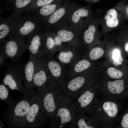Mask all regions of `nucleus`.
Listing matches in <instances>:
<instances>
[{
  "label": "nucleus",
  "instance_id": "f257e3e1",
  "mask_svg": "<svg viewBox=\"0 0 128 128\" xmlns=\"http://www.w3.org/2000/svg\"><path fill=\"white\" fill-rule=\"evenodd\" d=\"M98 99L93 116L97 121L99 127L114 128L117 125L121 109L120 101L102 96Z\"/></svg>",
  "mask_w": 128,
  "mask_h": 128
},
{
  "label": "nucleus",
  "instance_id": "f03ea898",
  "mask_svg": "<svg viewBox=\"0 0 128 128\" xmlns=\"http://www.w3.org/2000/svg\"><path fill=\"white\" fill-rule=\"evenodd\" d=\"M38 93L34 95L24 94L20 99H14L8 104L4 116L9 127L23 128L25 117L32 104Z\"/></svg>",
  "mask_w": 128,
  "mask_h": 128
},
{
  "label": "nucleus",
  "instance_id": "7ed1b4c3",
  "mask_svg": "<svg viewBox=\"0 0 128 128\" xmlns=\"http://www.w3.org/2000/svg\"><path fill=\"white\" fill-rule=\"evenodd\" d=\"M39 93L44 111L50 122L53 119L64 94L59 86L53 85L49 81Z\"/></svg>",
  "mask_w": 128,
  "mask_h": 128
},
{
  "label": "nucleus",
  "instance_id": "20e7f679",
  "mask_svg": "<svg viewBox=\"0 0 128 128\" xmlns=\"http://www.w3.org/2000/svg\"><path fill=\"white\" fill-rule=\"evenodd\" d=\"M73 101L64 94L55 113L50 122L51 128H64L69 126L74 122L76 111L73 106Z\"/></svg>",
  "mask_w": 128,
  "mask_h": 128
},
{
  "label": "nucleus",
  "instance_id": "39448f33",
  "mask_svg": "<svg viewBox=\"0 0 128 128\" xmlns=\"http://www.w3.org/2000/svg\"><path fill=\"white\" fill-rule=\"evenodd\" d=\"M99 86L89 84L73 102L76 111L92 116L99 99L97 96Z\"/></svg>",
  "mask_w": 128,
  "mask_h": 128
},
{
  "label": "nucleus",
  "instance_id": "423d86ee",
  "mask_svg": "<svg viewBox=\"0 0 128 128\" xmlns=\"http://www.w3.org/2000/svg\"><path fill=\"white\" fill-rule=\"evenodd\" d=\"M47 118L39 93L32 104L24 121L23 128H39L45 125Z\"/></svg>",
  "mask_w": 128,
  "mask_h": 128
},
{
  "label": "nucleus",
  "instance_id": "0eeeda50",
  "mask_svg": "<svg viewBox=\"0 0 128 128\" xmlns=\"http://www.w3.org/2000/svg\"><path fill=\"white\" fill-rule=\"evenodd\" d=\"M128 81L125 79L109 81L99 86L98 95L113 98L119 101L128 98Z\"/></svg>",
  "mask_w": 128,
  "mask_h": 128
},
{
  "label": "nucleus",
  "instance_id": "6e6552de",
  "mask_svg": "<svg viewBox=\"0 0 128 128\" xmlns=\"http://www.w3.org/2000/svg\"><path fill=\"white\" fill-rule=\"evenodd\" d=\"M27 49L25 38L13 34L5 43L0 44V51L13 63L20 61L21 56Z\"/></svg>",
  "mask_w": 128,
  "mask_h": 128
},
{
  "label": "nucleus",
  "instance_id": "1a4fd4ad",
  "mask_svg": "<svg viewBox=\"0 0 128 128\" xmlns=\"http://www.w3.org/2000/svg\"><path fill=\"white\" fill-rule=\"evenodd\" d=\"M41 23L30 13L13 18L14 31L13 34L26 38L32 33L40 28Z\"/></svg>",
  "mask_w": 128,
  "mask_h": 128
},
{
  "label": "nucleus",
  "instance_id": "9d476101",
  "mask_svg": "<svg viewBox=\"0 0 128 128\" xmlns=\"http://www.w3.org/2000/svg\"><path fill=\"white\" fill-rule=\"evenodd\" d=\"M5 71L1 83L8 87L9 89L19 91L26 94L24 87L22 85L23 81L21 64H17L7 67Z\"/></svg>",
  "mask_w": 128,
  "mask_h": 128
},
{
  "label": "nucleus",
  "instance_id": "9b49d317",
  "mask_svg": "<svg viewBox=\"0 0 128 128\" xmlns=\"http://www.w3.org/2000/svg\"><path fill=\"white\" fill-rule=\"evenodd\" d=\"M85 77L78 76L74 78L65 84L59 87L64 94L73 101L88 85Z\"/></svg>",
  "mask_w": 128,
  "mask_h": 128
},
{
  "label": "nucleus",
  "instance_id": "f8f14e48",
  "mask_svg": "<svg viewBox=\"0 0 128 128\" xmlns=\"http://www.w3.org/2000/svg\"><path fill=\"white\" fill-rule=\"evenodd\" d=\"M41 28L31 34L27 38V49L30 56L35 58L43 57L45 50L42 44L44 41L43 35Z\"/></svg>",
  "mask_w": 128,
  "mask_h": 128
},
{
  "label": "nucleus",
  "instance_id": "ddd939ff",
  "mask_svg": "<svg viewBox=\"0 0 128 128\" xmlns=\"http://www.w3.org/2000/svg\"><path fill=\"white\" fill-rule=\"evenodd\" d=\"M36 59L30 56L28 61L24 64H21L26 94L33 95L38 93L35 90L33 83Z\"/></svg>",
  "mask_w": 128,
  "mask_h": 128
},
{
  "label": "nucleus",
  "instance_id": "4468645a",
  "mask_svg": "<svg viewBox=\"0 0 128 128\" xmlns=\"http://www.w3.org/2000/svg\"><path fill=\"white\" fill-rule=\"evenodd\" d=\"M44 64L41 58L36 59L33 83L39 93L45 86L48 81L47 74L44 69Z\"/></svg>",
  "mask_w": 128,
  "mask_h": 128
},
{
  "label": "nucleus",
  "instance_id": "2eb2a0df",
  "mask_svg": "<svg viewBox=\"0 0 128 128\" xmlns=\"http://www.w3.org/2000/svg\"><path fill=\"white\" fill-rule=\"evenodd\" d=\"M99 127L97 121L93 116L88 115L85 113L76 111L75 120L69 128H97Z\"/></svg>",
  "mask_w": 128,
  "mask_h": 128
},
{
  "label": "nucleus",
  "instance_id": "dca6fc26",
  "mask_svg": "<svg viewBox=\"0 0 128 128\" xmlns=\"http://www.w3.org/2000/svg\"><path fill=\"white\" fill-rule=\"evenodd\" d=\"M14 31L13 18L9 16L7 17L0 16V44L5 43Z\"/></svg>",
  "mask_w": 128,
  "mask_h": 128
},
{
  "label": "nucleus",
  "instance_id": "f3484780",
  "mask_svg": "<svg viewBox=\"0 0 128 128\" xmlns=\"http://www.w3.org/2000/svg\"><path fill=\"white\" fill-rule=\"evenodd\" d=\"M47 60L46 66L48 71H46L48 77V81L53 85L58 86V79L60 78L61 75L60 66L59 63L55 61Z\"/></svg>",
  "mask_w": 128,
  "mask_h": 128
},
{
  "label": "nucleus",
  "instance_id": "a211bd4d",
  "mask_svg": "<svg viewBox=\"0 0 128 128\" xmlns=\"http://www.w3.org/2000/svg\"><path fill=\"white\" fill-rule=\"evenodd\" d=\"M33 0H15L13 11L10 16L13 18L19 17L26 13Z\"/></svg>",
  "mask_w": 128,
  "mask_h": 128
},
{
  "label": "nucleus",
  "instance_id": "6ab92c4d",
  "mask_svg": "<svg viewBox=\"0 0 128 128\" xmlns=\"http://www.w3.org/2000/svg\"><path fill=\"white\" fill-rule=\"evenodd\" d=\"M56 7L55 5L49 4L27 12L30 13L37 21L41 23L43 17L51 15L54 12Z\"/></svg>",
  "mask_w": 128,
  "mask_h": 128
},
{
  "label": "nucleus",
  "instance_id": "aec40b11",
  "mask_svg": "<svg viewBox=\"0 0 128 128\" xmlns=\"http://www.w3.org/2000/svg\"><path fill=\"white\" fill-rule=\"evenodd\" d=\"M106 23L108 27H113L117 26L119 21L117 18V14L116 10L112 9L107 12V14L105 17Z\"/></svg>",
  "mask_w": 128,
  "mask_h": 128
},
{
  "label": "nucleus",
  "instance_id": "412c9836",
  "mask_svg": "<svg viewBox=\"0 0 128 128\" xmlns=\"http://www.w3.org/2000/svg\"><path fill=\"white\" fill-rule=\"evenodd\" d=\"M9 88L2 83L0 85V100L7 103L8 104L14 100L9 95Z\"/></svg>",
  "mask_w": 128,
  "mask_h": 128
},
{
  "label": "nucleus",
  "instance_id": "4be33fe9",
  "mask_svg": "<svg viewBox=\"0 0 128 128\" xmlns=\"http://www.w3.org/2000/svg\"><path fill=\"white\" fill-rule=\"evenodd\" d=\"M65 10L61 8L54 11L48 18V22L49 24H54L57 21L64 15Z\"/></svg>",
  "mask_w": 128,
  "mask_h": 128
},
{
  "label": "nucleus",
  "instance_id": "5701e85b",
  "mask_svg": "<svg viewBox=\"0 0 128 128\" xmlns=\"http://www.w3.org/2000/svg\"><path fill=\"white\" fill-rule=\"evenodd\" d=\"M107 74L110 78L113 79H123L124 74L121 71L113 67H110L107 69Z\"/></svg>",
  "mask_w": 128,
  "mask_h": 128
},
{
  "label": "nucleus",
  "instance_id": "b1692460",
  "mask_svg": "<svg viewBox=\"0 0 128 128\" xmlns=\"http://www.w3.org/2000/svg\"><path fill=\"white\" fill-rule=\"evenodd\" d=\"M96 31L95 27L92 25H90L87 30H86L84 33V39L85 42L90 43L93 41L94 35Z\"/></svg>",
  "mask_w": 128,
  "mask_h": 128
},
{
  "label": "nucleus",
  "instance_id": "393cba45",
  "mask_svg": "<svg viewBox=\"0 0 128 128\" xmlns=\"http://www.w3.org/2000/svg\"><path fill=\"white\" fill-rule=\"evenodd\" d=\"M117 127L120 128H128V105L124 112L119 115Z\"/></svg>",
  "mask_w": 128,
  "mask_h": 128
},
{
  "label": "nucleus",
  "instance_id": "a878e982",
  "mask_svg": "<svg viewBox=\"0 0 128 128\" xmlns=\"http://www.w3.org/2000/svg\"><path fill=\"white\" fill-rule=\"evenodd\" d=\"M44 49L45 51L47 53H51L52 50H53L55 46H56L54 38L50 36H46L45 37Z\"/></svg>",
  "mask_w": 128,
  "mask_h": 128
},
{
  "label": "nucleus",
  "instance_id": "bb28decb",
  "mask_svg": "<svg viewBox=\"0 0 128 128\" xmlns=\"http://www.w3.org/2000/svg\"><path fill=\"white\" fill-rule=\"evenodd\" d=\"M89 12L87 9L83 8L78 9L73 14L72 19L73 22L77 23L79 21L81 17H85L88 14Z\"/></svg>",
  "mask_w": 128,
  "mask_h": 128
},
{
  "label": "nucleus",
  "instance_id": "cd10ccee",
  "mask_svg": "<svg viewBox=\"0 0 128 128\" xmlns=\"http://www.w3.org/2000/svg\"><path fill=\"white\" fill-rule=\"evenodd\" d=\"M91 63L85 59L80 61L75 66L74 70L77 73H80L88 68L91 65Z\"/></svg>",
  "mask_w": 128,
  "mask_h": 128
},
{
  "label": "nucleus",
  "instance_id": "c85d7f7f",
  "mask_svg": "<svg viewBox=\"0 0 128 128\" xmlns=\"http://www.w3.org/2000/svg\"><path fill=\"white\" fill-rule=\"evenodd\" d=\"M57 35L63 42H67L71 40L73 37V34L72 32L64 29L59 31L57 33Z\"/></svg>",
  "mask_w": 128,
  "mask_h": 128
},
{
  "label": "nucleus",
  "instance_id": "c756f323",
  "mask_svg": "<svg viewBox=\"0 0 128 128\" xmlns=\"http://www.w3.org/2000/svg\"><path fill=\"white\" fill-rule=\"evenodd\" d=\"M104 53L103 49L98 47H95L92 49L90 51L89 56L91 59L96 60L101 57Z\"/></svg>",
  "mask_w": 128,
  "mask_h": 128
},
{
  "label": "nucleus",
  "instance_id": "7c9ffc66",
  "mask_svg": "<svg viewBox=\"0 0 128 128\" xmlns=\"http://www.w3.org/2000/svg\"><path fill=\"white\" fill-rule=\"evenodd\" d=\"M73 56V53L71 51L62 52L59 54L58 58L61 62L67 64L70 62Z\"/></svg>",
  "mask_w": 128,
  "mask_h": 128
},
{
  "label": "nucleus",
  "instance_id": "2f4dec72",
  "mask_svg": "<svg viewBox=\"0 0 128 128\" xmlns=\"http://www.w3.org/2000/svg\"><path fill=\"white\" fill-rule=\"evenodd\" d=\"M112 58L113 63L116 66L121 64L124 61L120 51L117 49H115L113 51Z\"/></svg>",
  "mask_w": 128,
  "mask_h": 128
},
{
  "label": "nucleus",
  "instance_id": "473e14b6",
  "mask_svg": "<svg viewBox=\"0 0 128 128\" xmlns=\"http://www.w3.org/2000/svg\"><path fill=\"white\" fill-rule=\"evenodd\" d=\"M15 0H2L4 4L5 8L6 11H9L12 8Z\"/></svg>",
  "mask_w": 128,
  "mask_h": 128
},
{
  "label": "nucleus",
  "instance_id": "72a5a7b5",
  "mask_svg": "<svg viewBox=\"0 0 128 128\" xmlns=\"http://www.w3.org/2000/svg\"><path fill=\"white\" fill-rule=\"evenodd\" d=\"M7 59L5 54L1 51H0V66L4 64L5 60Z\"/></svg>",
  "mask_w": 128,
  "mask_h": 128
},
{
  "label": "nucleus",
  "instance_id": "f704fd0d",
  "mask_svg": "<svg viewBox=\"0 0 128 128\" xmlns=\"http://www.w3.org/2000/svg\"><path fill=\"white\" fill-rule=\"evenodd\" d=\"M55 45H60L62 41L61 39L58 36H56L54 38Z\"/></svg>",
  "mask_w": 128,
  "mask_h": 128
},
{
  "label": "nucleus",
  "instance_id": "c9c22d12",
  "mask_svg": "<svg viewBox=\"0 0 128 128\" xmlns=\"http://www.w3.org/2000/svg\"><path fill=\"white\" fill-rule=\"evenodd\" d=\"M124 49L125 52L128 53V41L125 44Z\"/></svg>",
  "mask_w": 128,
  "mask_h": 128
},
{
  "label": "nucleus",
  "instance_id": "e433bc0d",
  "mask_svg": "<svg viewBox=\"0 0 128 128\" xmlns=\"http://www.w3.org/2000/svg\"><path fill=\"white\" fill-rule=\"evenodd\" d=\"M0 128H5V125L3 122L1 120H0Z\"/></svg>",
  "mask_w": 128,
  "mask_h": 128
},
{
  "label": "nucleus",
  "instance_id": "4c0bfd02",
  "mask_svg": "<svg viewBox=\"0 0 128 128\" xmlns=\"http://www.w3.org/2000/svg\"></svg>",
  "mask_w": 128,
  "mask_h": 128
}]
</instances>
